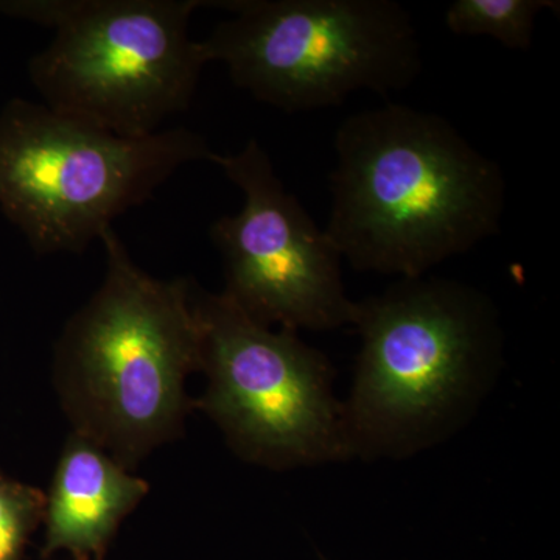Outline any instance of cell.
<instances>
[{
  "label": "cell",
  "mask_w": 560,
  "mask_h": 560,
  "mask_svg": "<svg viewBox=\"0 0 560 560\" xmlns=\"http://www.w3.org/2000/svg\"><path fill=\"white\" fill-rule=\"evenodd\" d=\"M217 158L184 127L120 138L14 98L0 110V209L39 256L80 254L183 165Z\"/></svg>",
  "instance_id": "obj_5"
},
{
  "label": "cell",
  "mask_w": 560,
  "mask_h": 560,
  "mask_svg": "<svg viewBox=\"0 0 560 560\" xmlns=\"http://www.w3.org/2000/svg\"><path fill=\"white\" fill-rule=\"evenodd\" d=\"M559 11L556 0H455L445 11L448 31L488 36L511 50H529L541 11Z\"/></svg>",
  "instance_id": "obj_10"
},
{
  "label": "cell",
  "mask_w": 560,
  "mask_h": 560,
  "mask_svg": "<svg viewBox=\"0 0 560 560\" xmlns=\"http://www.w3.org/2000/svg\"><path fill=\"white\" fill-rule=\"evenodd\" d=\"M219 165L242 190L241 212L210 228L226 275V293L264 326L327 331L353 326L357 302L346 293L341 256L300 200L283 187L256 139Z\"/></svg>",
  "instance_id": "obj_8"
},
{
  "label": "cell",
  "mask_w": 560,
  "mask_h": 560,
  "mask_svg": "<svg viewBox=\"0 0 560 560\" xmlns=\"http://www.w3.org/2000/svg\"><path fill=\"white\" fill-rule=\"evenodd\" d=\"M208 388L194 408L246 463L271 470L350 459L330 360L250 318L226 293L191 290Z\"/></svg>",
  "instance_id": "obj_7"
},
{
  "label": "cell",
  "mask_w": 560,
  "mask_h": 560,
  "mask_svg": "<svg viewBox=\"0 0 560 560\" xmlns=\"http://www.w3.org/2000/svg\"><path fill=\"white\" fill-rule=\"evenodd\" d=\"M334 147L324 231L353 270L420 278L500 231L503 171L444 117L388 103L349 116Z\"/></svg>",
  "instance_id": "obj_1"
},
{
  "label": "cell",
  "mask_w": 560,
  "mask_h": 560,
  "mask_svg": "<svg viewBox=\"0 0 560 560\" xmlns=\"http://www.w3.org/2000/svg\"><path fill=\"white\" fill-rule=\"evenodd\" d=\"M101 241L105 279L66 324L54 382L73 433L131 471L184 431L194 408L184 385L200 371V330L191 280L153 278L113 228Z\"/></svg>",
  "instance_id": "obj_3"
},
{
  "label": "cell",
  "mask_w": 560,
  "mask_h": 560,
  "mask_svg": "<svg viewBox=\"0 0 560 560\" xmlns=\"http://www.w3.org/2000/svg\"><path fill=\"white\" fill-rule=\"evenodd\" d=\"M202 0H5L7 16L55 32L28 75L44 105L120 138H145L189 108L202 69L190 38Z\"/></svg>",
  "instance_id": "obj_4"
},
{
  "label": "cell",
  "mask_w": 560,
  "mask_h": 560,
  "mask_svg": "<svg viewBox=\"0 0 560 560\" xmlns=\"http://www.w3.org/2000/svg\"><path fill=\"white\" fill-rule=\"evenodd\" d=\"M46 492L0 474V560H22L32 534L44 522Z\"/></svg>",
  "instance_id": "obj_11"
},
{
  "label": "cell",
  "mask_w": 560,
  "mask_h": 560,
  "mask_svg": "<svg viewBox=\"0 0 560 560\" xmlns=\"http://www.w3.org/2000/svg\"><path fill=\"white\" fill-rule=\"evenodd\" d=\"M95 442L70 433L46 493L43 556L68 551L75 560H103L121 522L149 493Z\"/></svg>",
  "instance_id": "obj_9"
},
{
  "label": "cell",
  "mask_w": 560,
  "mask_h": 560,
  "mask_svg": "<svg viewBox=\"0 0 560 560\" xmlns=\"http://www.w3.org/2000/svg\"><path fill=\"white\" fill-rule=\"evenodd\" d=\"M353 327L361 349L341 401L349 458L405 459L447 441L503 364L495 307L458 280L399 279L357 302Z\"/></svg>",
  "instance_id": "obj_2"
},
{
  "label": "cell",
  "mask_w": 560,
  "mask_h": 560,
  "mask_svg": "<svg viewBox=\"0 0 560 560\" xmlns=\"http://www.w3.org/2000/svg\"><path fill=\"white\" fill-rule=\"evenodd\" d=\"M202 40L209 61L254 98L285 113L334 108L360 91L386 95L418 79L411 14L393 0H224Z\"/></svg>",
  "instance_id": "obj_6"
},
{
  "label": "cell",
  "mask_w": 560,
  "mask_h": 560,
  "mask_svg": "<svg viewBox=\"0 0 560 560\" xmlns=\"http://www.w3.org/2000/svg\"><path fill=\"white\" fill-rule=\"evenodd\" d=\"M323 560H326V559L323 558Z\"/></svg>",
  "instance_id": "obj_12"
}]
</instances>
